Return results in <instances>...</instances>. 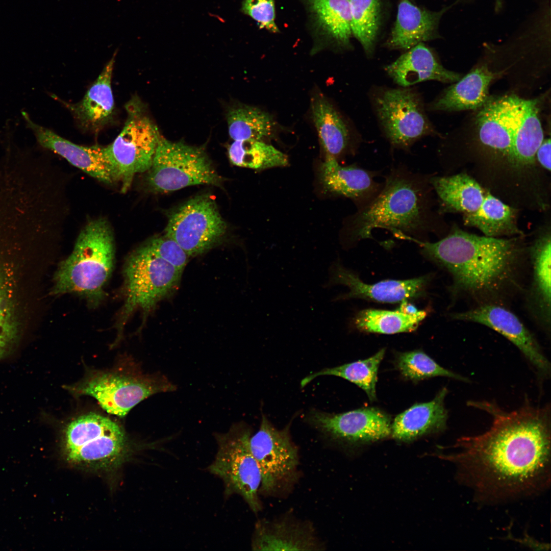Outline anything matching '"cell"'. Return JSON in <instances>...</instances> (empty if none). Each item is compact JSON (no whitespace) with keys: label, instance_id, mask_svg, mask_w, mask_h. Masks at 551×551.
<instances>
[{"label":"cell","instance_id":"cell-1","mask_svg":"<svg viewBox=\"0 0 551 551\" xmlns=\"http://www.w3.org/2000/svg\"><path fill=\"white\" fill-rule=\"evenodd\" d=\"M492 421L482 434L462 437L446 458L461 480L481 500L496 502L529 496L550 485V412L525 404L507 411L494 403L469 401Z\"/></svg>","mask_w":551,"mask_h":551},{"label":"cell","instance_id":"cell-2","mask_svg":"<svg viewBox=\"0 0 551 551\" xmlns=\"http://www.w3.org/2000/svg\"><path fill=\"white\" fill-rule=\"evenodd\" d=\"M518 96L489 98L476 114L473 131L440 152L447 174L465 172L510 206L531 210L549 192L548 182L528 169L514 144Z\"/></svg>","mask_w":551,"mask_h":551},{"label":"cell","instance_id":"cell-3","mask_svg":"<svg viewBox=\"0 0 551 551\" xmlns=\"http://www.w3.org/2000/svg\"><path fill=\"white\" fill-rule=\"evenodd\" d=\"M421 247V253L446 270L452 277L453 291L481 304L493 303L517 282L529 244L525 235L509 237L480 236L450 227L440 240L430 242L404 235Z\"/></svg>","mask_w":551,"mask_h":551},{"label":"cell","instance_id":"cell-4","mask_svg":"<svg viewBox=\"0 0 551 551\" xmlns=\"http://www.w3.org/2000/svg\"><path fill=\"white\" fill-rule=\"evenodd\" d=\"M431 176L402 165L393 167L377 196L346 220L345 240L351 243L372 238V231L377 228L419 240L430 233L446 235L450 226L439 210Z\"/></svg>","mask_w":551,"mask_h":551},{"label":"cell","instance_id":"cell-5","mask_svg":"<svg viewBox=\"0 0 551 551\" xmlns=\"http://www.w3.org/2000/svg\"><path fill=\"white\" fill-rule=\"evenodd\" d=\"M115 245L112 229L105 219L89 221L79 234L69 256L54 276L55 294H75L97 306L112 272Z\"/></svg>","mask_w":551,"mask_h":551},{"label":"cell","instance_id":"cell-6","mask_svg":"<svg viewBox=\"0 0 551 551\" xmlns=\"http://www.w3.org/2000/svg\"><path fill=\"white\" fill-rule=\"evenodd\" d=\"M430 183L441 214H460L464 226L486 236L525 235L518 227L520 211L494 196L467 173L432 175Z\"/></svg>","mask_w":551,"mask_h":551},{"label":"cell","instance_id":"cell-7","mask_svg":"<svg viewBox=\"0 0 551 551\" xmlns=\"http://www.w3.org/2000/svg\"><path fill=\"white\" fill-rule=\"evenodd\" d=\"M125 108L127 116L121 131L111 143L101 146L113 183H120L123 193L130 188L135 174L149 169L160 138L138 98L132 97Z\"/></svg>","mask_w":551,"mask_h":551},{"label":"cell","instance_id":"cell-8","mask_svg":"<svg viewBox=\"0 0 551 551\" xmlns=\"http://www.w3.org/2000/svg\"><path fill=\"white\" fill-rule=\"evenodd\" d=\"M183 272L155 255L145 244L128 257L124 270V302L116 327L118 337L137 309L147 315L178 287Z\"/></svg>","mask_w":551,"mask_h":551},{"label":"cell","instance_id":"cell-9","mask_svg":"<svg viewBox=\"0 0 551 551\" xmlns=\"http://www.w3.org/2000/svg\"><path fill=\"white\" fill-rule=\"evenodd\" d=\"M251 435V429L242 422L232 424L225 433H214L217 450L207 469L222 481L225 498L238 494L257 514L262 509L261 476L250 447Z\"/></svg>","mask_w":551,"mask_h":551},{"label":"cell","instance_id":"cell-10","mask_svg":"<svg viewBox=\"0 0 551 551\" xmlns=\"http://www.w3.org/2000/svg\"><path fill=\"white\" fill-rule=\"evenodd\" d=\"M147 183L154 191L169 192L193 185L218 186L221 182L202 148L160 137Z\"/></svg>","mask_w":551,"mask_h":551},{"label":"cell","instance_id":"cell-11","mask_svg":"<svg viewBox=\"0 0 551 551\" xmlns=\"http://www.w3.org/2000/svg\"><path fill=\"white\" fill-rule=\"evenodd\" d=\"M249 444L261 476L259 495L278 496L289 492L299 478V457L288 426L278 429L263 415Z\"/></svg>","mask_w":551,"mask_h":551},{"label":"cell","instance_id":"cell-12","mask_svg":"<svg viewBox=\"0 0 551 551\" xmlns=\"http://www.w3.org/2000/svg\"><path fill=\"white\" fill-rule=\"evenodd\" d=\"M372 104L385 136L396 148L408 151L419 139L436 134L420 95L412 88L380 89Z\"/></svg>","mask_w":551,"mask_h":551},{"label":"cell","instance_id":"cell-13","mask_svg":"<svg viewBox=\"0 0 551 551\" xmlns=\"http://www.w3.org/2000/svg\"><path fill=\"white\" fill-rule=\"evenodd\" d=\"M177 389V386L160 372L131 376L101 373L70 387L77 395L94 397L108 413L121 417L146 398Z\"/></svg>","mask_w":551,"mask_h":551},{"label":"cell","instance_id":"cell-14","mask_svg":"<svg viewBox=\"0 0 551 551\" xmlns=\"http://www.w3.org/2000/svg\"><path fill=\"white\" fill-rule=\"evenodd\" d=\"M227 228L214 199L203 194L186 202L170 215L165 235L176 241L189 257H194L218 243Z\"/></svg>","mask_w":551,"mask_h":551},{"label":"cell","instance_id":"cell-15","mask_svg":"<svg viewBox=\"0 0 551 551\" xmlns=\"http://www.w3.org/2000/svg\"><path fill=\"white\" fill-rule=\"evenodd\" d=\"M307 420L324 437L343 445L375 442L388 437L391 433L390 417L374 407L338 414L313 410Z\"/></svg>","mask_w":551,"mask_h":551},{"label":"cell","instance_id":"cell-16","mask_svg":"<svg viewBox=\"0 0 551 551\" xmlns=\"http://www.w3.org/2000/svg\"><path fill=\"white\" fill-rule=\"evenodd\" d=\"M451 317L457 320L480 323L497 332L519 349L540 375H550V363L534 335L504 306L496 303L481 304L472 309L453 313Z\"/></svg>","mask_w":551,"mask_h":551},{"label":"cell","instance_id":"cell-17","mask_svg":"<svg viewBox=\"0 0 551 551\" xmlns=\"http://www.w3.org/2000/svg\"><path fill=\"white\" fill-rule=\"evenodd\" d=\"M429 276L405 280H387L373 284L363 282L358 276L343 266L338 259L329 268V280L322 287L330 288L342 285L349 288L346 293L338 295L332 299L335 302L360 298L380 303H396L417 298L425 293Z\"/></svg>","mask_w":551,"mask_h":551},{"label":"cell","instance_id":"cell-18","mask_svg":"<svg viewBox=\"0 0 551 551\" xmlns=\"http://www.w3.org/2000/svg\"><path fill=\"white\" fill-rule=\"evenodd\" d=\"M377 171L356 165L342 166L333 157L326 156L318 170L319 182L324 191L348 198L358 209L369 204L381 190L383 183L374 180Z\"/></svg>","mask_w":551,"mask_h":551},{"label":"cell","instance_id":"cell-19","mask_svg":"<svg viewBox=\"0 0 551 551\" xmlns=\"http://www.w3.org/2000/svg\"><path fill=\"white\" fill-rule=\"evenodd\" d=\"M251 547L254 550H318L324 546L310 522L285 516L258 521Z\"/></svg>","mask_w":551,"mask_h":551},{"label":"cell","instance_id":"cell-20","mask_svg":"<svg viewBox=\"0 0 551 551\" xmlns=\"http://www.w3.org/2000/svg\"><path fill=\"white\" fill-rule=\"evenodd\" d=\"M26 126L33 132L42 147L60 155L68 162L105 184L114 183L109 169L101 152V146H85L74 143L53 131L34 122L22 112Z\"/></svg>","mask_w":551,"mask_h":551},{"label":"cell","instance_id":"cell-21","mask_svg":"<svg viewBox=\"0 0 551 551\" xmlns=\"http://www.w3.org/2000/svg\"><path fill=\"white\" fill-rule=\"evenodd\" d=\"M446 10L431 11L415 5L411 0H399L396 20L385 45L406 51L437 38L439 22Z\"/></svg>","mask_w":551,"mask_h":551},{"label":"cell","instance_id":"cell-22","mask_svg":"<svg viewBox=\"0 0 551 551\" xmlns=\"http://www.w3.org/2000/svg\"><path fill=\"white\" fill-rule=\"evenodd\" d=\"M532 268L529 305L539 322L545 329L550 322L551 225L550 219L536 232L529 245Z\"/></svg>","mask_w":551,"mask_h":551},{"label":"cell","instance_id":"cell-23","mask_svg":"<svg viewBox=\"0 0 551 551\" xmlns=\"http://www.w3.org/2000/svg\"><path fill=\"white\" fill-rule=\"evenodd\" d=\"M115 55L80 102L64 103L78 125L84 130L98 132L113 119L115 106L111 81Z\"/></svg>","mask_w":551,"mask_h":551},{"label":"cell","instance_id":"cell-24","mask_svg":"<svg viewBox=\"0 0 551 551\" xmlns=\"http://www.w3.org/2000/svg\"><path fill=\"white\" fill-rule=\"evenodd\" d=\"M385 70L396 84L402 87L430 80L453 83L462 77L461 74L444 68L424 43L406 51L395 61L387 65Z\"/></svg>","mask_w":551,"mask_h":551},{"label":"cell","instance_id":"cell-25","mask_svg":"<svg viewBox=\"0 0 551 551\" xmlns=\"http://www.w3.org/2000/svg\"><path fill=\"white\" fill-rule=\"evenodd\" d=\"M497 74L486 64L477 65L445 89L427 108L447 112L479 109L489 99V87Z\"/></svg>","mask_w":551,"mask_h":551},{"label":"cell","instance_id":"cell-26","mask_svg":"<svg viewBox=\"0 0 551 551\" xmlns=\"http://www.w3.org/2000/svg\"><path fill=\"white\" fill-rule=\"evenodd\" d=\"M447 392L443 387L432 400L415 404L397 415L391 423L392 436L398 441L409 442L444 431L448 418L444 405Z\"/></svg>","mask_w":551,"mask_h":551},{"label":"cell","instance_id":"cell-27","mask_svg":"<svg viewBox=\"0 0 551 551\" xmlns=\"http://www.w3.org/2000/svg\"><path fill=\"white\" fill-rule=\"evenodd\" d=\"M127 439L120 428L97 436L66 454V460L78 467L94 470H110L123 461Z\"/></svg>","mask_w":551,"mask_h":551},{"label":"cell","instance_id":"cell-28","mask_svg":"<svg viewBox=\"0 0 551 551\" xmlns=\"http://www.w3.org/2000/svg\"><path fill=\"white\" fill-rule=\"evenodd\" d=\"M312 118L325 157L337 159L348 151L350 136L348 128L330 102L321 94L312 97Z\"/></svg>","mask_w":551,"mask_h":551},{"label":"cell","instance_id":"cell-29","mask_svg":"<svg viewBox=\"0 0 551 551\" xmlns=\"http://www.w3.org/2000/svg\"><path fill=\"white\" fill-rule=\"evenodd\" d=\"M315 26L329 42L350 48L353 36L349 0H307Z\"/></svg>","mask_w":551,"mask_h":551},{"label":"cell","instance_id":"cell-30","mask_svg":"<svg viewBox=\"0 0 551 551\" xmlns=\"http://www.w3.org/2000/svg\"><path fill=\"white\" fill-rule=\"evenodd\" d=\"M385 353V348H383L366 359L323 369L305 377L300 382V386L304 387L319 376L339 377L357 385L365 392L371 402L374 401L376 399L378 369Z\"/></svg>","mask_w":551,"mask_h":551},{"label":"cell","instance_id":"cell-31","mask_svg":"<svg viewBox=\"0 0 551 551\" xmlns=\"http://www.w3.org/2000/svg\"><path fill=\"white\" fill-rule=\"evenodd\" d=\"M227 122L229 134L233 141H264L273 134L276 128L275 121L269 113L246 105L229 110Z\"/></svg>","mask_w":551,"mask_h":551},{"label":"cell","instance_id":"cell-32","mask_svg":"<svg viewBox=\"0 0 551 551\" xmlns=\"http://www.w3.org/2000/svg\"><path fill=\"white\" fill-rule=\"evenodd\" d=\"M426 315L424 311L409 315L397 310L370 309L359 312L352 322L356 328L364 332L393 334L415 330Z\"/></svg>","mask_w":551,"mask_h":551},{"label":"cell","instance_id":"cell-33","mask_svg":"<svg viewBox=\"0 0 551 551\" xmlns=\"http://www.w3.org/2000/svg\"><path fill=\"white\" fill-rule=\"evenodd\" d=\"M228 153L233 164L257 170L289 164L286 154L263 141H233L229 147Z\"/></svg>","mask_w":551,"mask_h":551},{"label":"cell","instance_id":"cell-34","mask_svg":"<svg viewBox=\"0 0 551 551\" xmlns=\"http://www.w3.org/2000/svg\"><path fill=\"white\" fill-rule=\"evenodd\" d=\"M353 36L367 56L374 53L381 25V0H349Z\"/></svg>","mask_w":551,"mask_h":551},{"label":"cell","instance_id":"cell-35","mask_svg":"<svg viewBox=\"0 0 551 551\" xmlns=\"http://www.w3.org/2000/svg\"><path fill=\"white\" fill-rule=\"evenodd\" d=\"M396 365L405 378L413 381L439 376L468 381V379L440 366L420 349L398 353Z\"/></svg>","mask_w":551,"mask_h":551},{"label":"cell","instance_id":"cell-36","mask_svg":"<svg viewBox=\"0 0 551 551\" xmlns=\"http://www.w3.org/2000/svg\"><path fill=\"white\" fill-rule=\"evenodd\" d=\"M9 278L6 269L0 263V359L11 350L19 332L12 286Z\"/></svg>","mask_w":551,"mask_h":551},{"label":"cell","instance_id":"cell-37","mask_svg":"<svg viewBox=\"0 0 551 551\" xmlns=\"http://www.w3.org/2000/svg\"><path fill=\"white\" fill-rule=\"evenodd\" d=\"M109 418L96 413L81 416L67 427L64 436L65 453L81 446L93 438L119 429Z\"/></svg>","mask_w":551,"mask_h":551},{"label":"cell","instance_id":"cell-38","mask_svg":"<svg viewBox=\"0 0 551 551\" xmlns=\"http://www.w3.org/2000/svg\"><path fill=\"white\" fill-rule=\"evenodd\" d=\"M145 244L157 256L183 271L190 257L174 240L165 235L154 237Z\"/></svg>","mask_w":551,"mask_h":551},{"label":"cell","instance_id":"cell-39","mask_svg":"<svg viewBox=\"0 0 551 551\" xmlns=\"http://www.w3.org/2000/svg\"><path fill=\"white\" fill-rule=\"evenodd\" d=\"M242 10L256 20L260 28L277 33L274 0H244Z\"/></svg>","mask_w":551,"mask_h":551},{"label":"cell","instance_id":"cell-40","mask_svg":"<svg viewBox=\"0 0 551 551\" xmlns=\"http://www.w3.org/2000/svg\"><path fill=\"white\" fill-rule=\"evenodd\" d=\"M536 159L539 165L545 171L550 173V139H544L536 153Z\"/></svg>","mask_w":551,"mask_h":551},{"label":"cell","instance_id":"cell-41","mask_svg":"<svg viewBox=\"0 0 551 551\" xmlns=\"http://www.w3.org/2000/svg\"><path fill=\"white\" fill-rule=\"evenodd\" d=\"M397 310L409 315H415L419 311L415 306L407 302V300L400 302V306Z\"/></svg>","mask_w":551,"mask_h":551}]
</instances>
